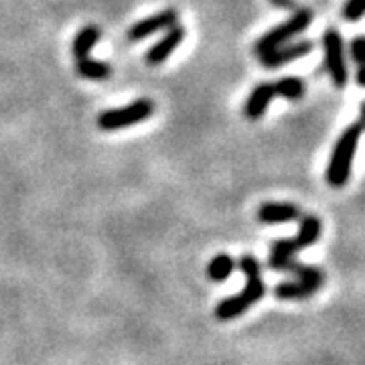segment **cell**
I'll return each mask as SVG.
<instances>
[{
  "instance_id": "1",
  "label": "cell",
  "mask_w": 365,
  "mask_h": 365,
  "mask_svg": "<svg viewBox=\"0 0 365 365\" xmlns=\"http://www.w3.org/2000/svg\"><path fill=\"white\" fill-rule=\"evenodd\" d=\"M240 268L242 272L246 274L248 282H246V288L237 294V297H227L223 299L217 309H215V317L220 321H230V319H235L242 313H246L252 304H256L258 300L264 297L266 288H264V282L260 278V262L256 260L254 256H242L240 258Z\"/></svg>"
},
{
  "instance_id": "2",
  "label": "cell",
  "mask_w": 365,
  "mask_h": 365,
  "mask_svg": "<svg viewBox=\"0 0 365 365\" xmlns=\"http://www.w3.org/2000/svg\"><path fill=\"white\" fill-rule=\"evenodd\" d=\"M364 134V124L361 120L351 124L349 128H345L343 134L337 138V143L333 146V153L327 165V182L335 189L343 187L351 177V167L355 155H357V146Z\"/></svg>"
},
{
  "instance_id": "3",
  "label": "cell",
  "mask_w": 365,
  "mask_h": 365,
  "mask_svg": "<svg viewBox=\"0 0 365 365\" xmlns=\"http://www.w3.org/2000/svg\"><path fill=\"white\" fill-rule=\"evenodd\" d=\"M155 110H157V106L153 100L140 98L124 108H114V110L102 112L98 116V128L106 132L124 130V128H130V126H136L144 120H148L155 114Z\"/></svg>"
},
{
  "instance_id": "4",
  "label": "cell",
  "mask_w": 365,
  "mask_h": 365,
  "mask_svg": "<svg viewBox=\"0 0 365 365\" xmlns=\"http://www.w3.org/2000/svg\"><path fill=\"white\" fill-rule=\"evenodd\" d=\"M311 23H313V13L307 11V9H300L299 13L292 14L284 23L270 29L266 35H262L260 39L256 41V45H254V51L262 55V53L270 51V49H276V47L284 45L290 39H294L302 31H307Z\"/></svg>"
},
{
  "instance_id": "5",
  "label": "cell",
  "mask_w": 365,
  "mask_h": 365,
  "mask_svg": "<svg viewBox=\"0 0 365 365\" xmlns=\"http://www.w3.org/2000/svg\"><path fill=\"white\" fill-rule=\"evenodd\" d=\"M323 51H325V67L329 78L335 83V88H345L349 81V69L345 61V45L337 29H327L323 35Z\"/></svg>"
},
{
  "instance_id": "6",
  "label": "cell",
  "mask_w": 365,
  "mask_h": 365,
  "mask_svg": "<svg viewBox=\"0 0 365 365\" xmlns=\"http://www.w3.org/2000/svg\"><path fill=\"white\" fill-rule=\"evenodd\" d=\"M179 23V13L175 9H165L157 14H150L143 21H136L134 25L128 29V39L132 43L136 41H143L146 37H153L155 33H160V31H167L170 26H175Z\"/></svg>"
},
{
  "instance_id": "7",
  "label": "cell",
  "mask_w": 365,
  "mask_h": 365,
  "mask_svg": "<svg viewBox=\"0 0 365 365\" xmlns=\"http://www.w3.org/2000/svg\"><path fill=\"white\" fill-rule=\"evenodd\" d=\"M313 51V43L311 41H297V43H284L276 49L262 53L260 61L262 66L268 67V69H278V67H284L288 63H294L302 57H307L309 53Z\"/></svg>"
},
{
  "instance_id": "8",
  "label": "cell",
  "mask_w": 365,
  "mask_h": 365,
  "mask_svg": "<svg viewBox=\"0 0 365 365\" xmlns=\"http://www.w3.org/2000/svg\"><path fill=\"white\" fill-rule=\"evenodd\" d=\"M187 37V31H185V26L177 25L167 29V33L163 35V39L157 41L148 51H146V63L148 66H160V63H165L167 59H169L173 53L177 51L179 47H181V43Z\"/></svg>"
},
{
  "instance_id": "9",
  "label": "cell",
  "mask_w": 365,
  "mask_h": 365,
  "mask_svg": "<svg viewBox=\"0 0 365 365\" xmlns=\"http://www.w3.org/2000/svg\"><path fill=\"white\" fill-rule=\"evenodd\" d=\"M323 284V272L314 270L313 274L299 278L297 282H282L276 287V297L278 299H304L317 292Z\"/></svg>"
},
{
  "instance_id": "10",
  "label": "cell",
  "mask_w": 365,
  "mask_h": 365,
  "mask_svg": "<svg viewBox=\"0 0 365 365\" xmlns=\"http://www.w3.org/2000/svg\"><path fill=\"white\" fill-rule=\"evenodd\" d=\"M272 100L274 83H260V86H256V90H252L248 100H246V108H244L246 118H250V120H260L268 112Z\"/></svg>"
},
{
  "instance_id": "11",
  "label": "cell",
  "mask_w": 365,
  "mask_h": 365,
  "mask_svg": "<svg viewBox=\"0 0 365 365\" xmlns=\"http://www.w3.org/2000/svg\"><path fill=\"white\" fill-rule=\"evenodd\" d=\"M300 217V209L292 203H264L258 209V220L262 223H290Z\"/></svg>"
},
{
  "instance_id": "12",
  "label": "cell",
  "mask_w": 365,
  "mask_h": 365,
  "mask_svg": "<svg viewBox=\"0 0 365 365\" xmlns=\"http://www.w3.org/2000/svg\"><path fill=\"white\" fill-rule=\"evenodd\" d=\"M102 37L100 29L96 25L83 26L76 35V39L71 43V53L76 59H81V57H90V53L93 51V47L98 45V41Z\"/></svg>"
},
{
  "instance_id": "13",
  "label": "cell",
  "mask_w": 365,
  "mask_h": 365,
  "mask_svg": "<svg viewBox=\"0 0 365 365\" xmlns=\"http://www.w3.org/2000/svg\"><path fill=\"white\" fill-rule=\"evenodd\" d=\"M79 78L90 79V81H104L112 76V67L104 63V61H98V59H91V57H81L76 63Z\"/></svg>"
},
{
  "instance_id": "14",
  "label": "cell",
  "mask_w": 365,
  "mask_h": 365,
  "mask_svg": "<svg viewBox=\"0 0 365 365\" xmlns=\"http://www.w3.org/2000/svg\"><path fill=\"white\" fill-rule=\"evenodd\" d=\"M319 235H321V220L314 217V215H304L300 220L299 235L292 242H294V246L299 250L309 248V246H313L314 242L319 240Z\"/></svg>"
},
{
  "instance_id": "15",
  "label": "cell",
  "mask_w": 365,
  "mask_h": 365,
  "mask_svg": "<svg viewBox=\"0 0 365 365\" xmlns=\"http://www.w3.org/2000/svg\"><path fill=\"white\" fill-rule=\"evenodd\" d=\"M304 90H307L304 81L300 78H294V76L278 79V81L274 83V96H280V98L290 100V102L300 100V98L304 96Z\"/></svg>"
},
{
  "instance_id": "16",
  "label": "cell",
  "mask_w": 365,
  "mask_h": 365,
  "mask_svg": "<svg viewBox=\"0 0 365 365\" xmlns=\"http://www.w3.org/2000/svg\"><path fill=\"white\" fill-rule=\"evenodd\" d=\"M235 268V262L232 256H227V254H220V256H215L211 264H209L207 272L209 278L211 280H225V278H230V274L234 272Z\"/></svg>"
},
{
  "instance_id": "17",
  "label": "cell",
  "mask_w": 365,
  "mask_h": 365,
  "mask_svg": "<svg viewBox=\"0 0 365 365\" xmlns=\"http://www.w3.org/2000/svg\"><path fill=\"white\" fill-rule=\"evenodd\" d=\"M365 13V0H347L343 6L345 21H359Z\"/></svg>"
},
{
  "instance_id": "18",
  "label": "cell",
  "mask_w": 365,
  "mask_h": 365,
  "mask_svg": "<svg viewBox=\"0 0 365 365\" xmlns=\"http://www.w3.org/2000/svg\"><path fill=\"white\" fill-rule=\"evenodd\" d=\"M349 53H351V59L355 66H364L365 59V39L361 35H357L349 45Z\"/></svg>"
},
{
  "instance_id": "19",
  "label": "cell",
  "mask_w": 365,
  "mask_h": 365,
  "mask_svg": "<svg viewBox=\"0 0 365 365\" xmlns=\"http://www.w3.org/2000/svg\"><path fill=\"white\" fill-rule=\"evenodd\" d=\"M355 79H357V86L364 88L365 86V69L364 66H357V73H355Z\"/></svg>"
}]
</instances>
